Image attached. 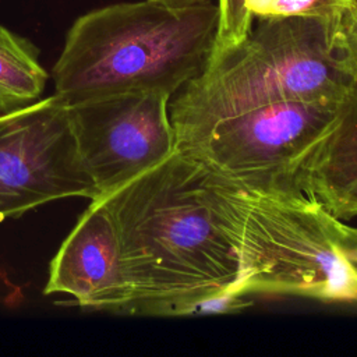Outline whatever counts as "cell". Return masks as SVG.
I'll return each mask as SVG.
<instances>
[{"mask_svg": "<svg viewBox=\"0 0 357 357\" xmlns=\"http://www.w3.org/2000/svg\"><path fill=\"white\" fill-rule=\"evenodd\" d=\"M301 190L342 220L357 218V84L301 176Z\"/></svg>", "mask_w": 357, "mask_h": 357, "instance_id": "9", "label": "cell"}, {"mask_svg": "<svg viewBox=\"0 0 357 357\" xmlns=\"http://www.w3.org/2000/svg\"><path fill=\"white\" fill-rule=\"evenodd\" d=\"M98 199L117 231L127 315H190L204 298L237 290V255L202 201L190 156L176 151Z\"/></svg>", "mask_w": 357, "mask_h": 357, "instance_id": "1", "label": "cell"}, {"mask_svg": "<svg viewBox=\"0 0 357 357\" xmlns=\"http://www.w3.org/2000/svg\"><path fill=\"white\" fill-rule=\"evenodd\" d=\"M47 78L39 63V49L0 25V114L40 100Z\"/></svg>", "mask_w": 357, "mask_h": 357, "instance_id": "10", "label": "cell"}, {"mask_svg": "<svg viewBox=\"0 0 357 357\" xmlns=\"http://www.w3.org/2000/svg\"><path fill=\"white\" fill-rule=\"evenodd\" d=\"M219 6L116 3L78 17L53 66L67 105L127 92L174 96L208 66L219 36Z\"/></svg>", "mask_w": 357, "mask_h": 357, "instance_id": "3", "label": "cell"}, {"mask_svg": "<svg viewBox=\"0 0 357 357\" xmlns=\"http://www.w3.org/2000/svg\"><path fill=\"white\" fill-rule=\"evenodd\" d=\"M351 262H353L354 271H356V273H357V241H356L354 247L351 248Z\"/></svg>", "mask_w": 357, "mask_h": 357, "instance_id": "16", "label": "cell"}, {"mask_svg": "<svg viewBox=\"0 0 357 357\" xmlns=\"http://www.w3.org/2000/svg\"><path fill=\"white\" fill-rule=\"evenodd\" d=\"M99 198L73 134L68 105L56 93L0 114V223L50 204Z\"/></svg>", "mask_w": 357, "mask_h": 357, "instance_id": "6", "label": "cell"}, {"mask_svg": "<svg viewBox=\"0 0 357 357\" xmlns=\"http://www.w3.org/2000/svg\"><path fill=\"white\" fill-rule=\"evenodd\" d=\"M197 166L202 201L237 255L238 291L357 301L356 226L304 191L259 188Z\"/></svg>", "mask_w": 357, "mask_h": 357, "instance_id": "2", "label": "cell"}, {"mask_svg": "<svg viewBox=\"0 0 357 357\" xmlns=\"http://www.w3.org/2000/svg\"><path fill=\"white\" fill-rule=\"evenodd\" d=\"M43 294H68L66 305L126 314L130 290L114 223L99 199L89 202L49 264Z\"/></svg>", "mask_w": 357, "mask_h": 357, "instance_id": "8", "label": "cell"}, {"mask_svg": "<svg viewBox=\"0 0 357 357\" xmlns=\"http://www.w3.org/2000/svg\"><path fill=\"white\" fill-rule=\"evenodd\" d=\"M170 99L162 92H127L68 105L77 149L99 198L177 151Z\"/></svg>", "mask_w": 357, "mask_h": 357, "instance_id": "7", "label": "cell"}, {"mask_svg": "<svg viewBox=\"0 0 357 357\" xmlns=\"http://www.w3.org/2000/svg\"><path fill=\"white\" fill-rule=\"evenodd\" d=\"M333 49L351 81L357 84V0L331 31Z\"/></svg>", "mask_w": 357, "mask_h": 357, "instance_id": "13", "label": "cell"}, {"mask_svg": "<svg viewBox=\"0 0 357 357\" xmlns=\"http://www.w3.org/2000/svg\"><path fill=\"white\" fill-rule=\"evenodd\" d=\"M156 1H160L170 7H184V6L197 4V3H202V1H208V0H156Z\"/></svg>", "mask_w": 357, "mask_h": 357, "instance_id": "15", "label": "cell"}, {"mask_svg": "<svg viewBox=\"0 0 357 357\" xmlns=\"http://www.w3.org/2000/svg\"><path fill=\"white\" fill-rule=\"evenodd\" d=\"M331 28L304 17L258 20L247 36L209 60L169 105L177 148L238 113L286 100H342L353 88Z\"/></svg>", "mask_w": 357, "mask_h": 357, "instance_id": "4", "label": "cell"}, {"mask_svg": "<svg viewBox=\"0 0 357 357\" xmlns=\"http://www.w3.org/2000/svg\"><path fill=\"white\" fill-rule=\"evenodd\" d=\"M343 100H286L255 107L220 120L177 151L236 181L303 191L304 167L335 126Z\"/></svg>", "mask_w": 357, "mask_h": 357, "instance_id": "5", "label": "cell"}, {"mask_svg": "<svg viewBox=\"0 0 357 357\" xmlns=\"http://www.w3.org/2000/svg\"><path fill=\"white\" fill-rule=\"evenodd\" d=\"M354 0H247V8L255 20L304 17L326 24L331 31Z\"/></svg>", "mask_w": 357, "mask_h": 357, "instance_id": "11", "label": "cell"}, {"mask_svg": "<svg viewBox=\"0 0 357 357\" xmlns=\"http://www.w3.org/2000/svg\"><path fill=\"white\" fill-rule=\"evenodd\" d=\"M220 26L215 52L211 59L241 42L250 32L254 18L248 13L247 0H218Z\"/></svg>", "mask_w": 357, "mask_h": 357, "instance_id": "12", "label": "cell"}, {"mask_svg": "<svg viewBox=\"0 0 357 357\" xmlns=\"http://www.w3.org/2000/svg\"><path fill=\"white\" fill-rule=\"evenodd\" d=\"M250 305H252V301L248 294L230 289L204 298L191 308L190 314H230L245 310Z\"/></svg>", "mask_w": 357, "mask_h": 357, "instance_id": "14", "label": "cell"}]
</instances>
